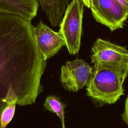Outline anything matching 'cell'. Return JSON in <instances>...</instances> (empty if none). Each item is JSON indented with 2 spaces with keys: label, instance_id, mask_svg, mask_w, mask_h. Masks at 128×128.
<instances>
[{
  "label": "cell",
  "instance_id": "obj_1",
  "mask_svg": "<svg viewBox=\"0 0 128 128\" xmlns=\"http://www.w3.org/2000/svg\"><path fill=\"white\" fill-rule=\"evenodd\" d=\"M31 22L0 12V116L8 104L36 102L46 60L37 46Z\"/></svg>",
  "mask_w": 128,
  "mask_h": 128
},
{
  "label": "cell",
  "instance_id": "obj_2",
  "mask_svg": "<svg viewBox=\"0 0 128 128\" xmlns=\"http://www.w3.org/2000/svg\"><path fill=\"white\" fill-rule=\"evenodd\" d=\"M128 74V66L94 65L86 86L87 96L100 103H115L124 94L123 84Z\"/></svg>",
  "mask_w": 128,
  "mask_h": 128
},
{
  "label": "cell",
  "instance_id": "obj_3",
  "mask_svg": "<svg viewBox=\"0 0 128 128\" xmlns=\"http://www.w3.org/2000/svg\"><path fill=\"white\" fill-rule=\"evenodd\" d=\"M84 6L81 0H72L68 4L59 26L58 32L72 55L76 54L80 48Z\"/></svg>",
  "mask_w": 128,
  "mask_h": 128
},
{
  "label": "cell",
  "instance_id": "obj_4",
  "mask_svg": "<svg viewBox=\"0 0 128 128\" xmlns=\"http://www.w3.org/2000/svg\"><path fill=\"white\" fill-rule=\"evenodd\" d=\"M95 20L113 32L122 28L128 12L116 0H92L90 6Z\"/></svg>",
  "mask_w": 128,
  "mask_h": 128
},
{
  "label": "cell",
  "instance_id": "obj_5",
  "mask_svg": "<svg viewBox=\"0 0 128 128\" xmlns=\"http://www.w3.org/2000/svg\"><path fill=\"white\" fill-rule=\"evenodd\" d=\"M91 52V62L94 65L128 66V50L125 46L98 38L94 42Z\"/></svg>",
  "mask_w": 128,
  "mask_h": 128
},
{
  "label": "cell",
  "instance_id": "obj_6",
  "mask_svg": "<svg viewBox=\"0 0 128 128\" xmlns=\"http://www.w3.org/2000/svg\"><path fill=\"white\" fill-rule=\"evenodd\" d=\"M92 70L82 59L66 61L61 68L60 81L66 90L76 92L86 86Z\"/></svg>",
  "mask_w": 128,
  "mask_h": 128
},
{
  "label": "cell",
  "instance_id": "obj_7",
  "mask_svg": "<svg viewBox=\"0 0 128 128\" xmlns=\"http://www.w3.org/2000/svg\"><path fill=\"white\" fill-rule=\"evenodd\" d=\"M35 41L46 60L54 56L65 46L64 41L59 32H56L41 20L33 26Z\"/></svg>",
  "mask_w": 128,
  "mask_h": 128
},
{
  "label": "cell",
  "instance_id": "obj_8",
  "mask_svg": "<svg viewBox=\"0 0 128 128\" xmlns=\"http://www.w3.org/2000/svg\"><path fill=\"white\" fill-rule=\"evenodd\" d=\"M38 6L37 0H0V12L16 14L31 22Z\"/></svg>",
  "mask_w": 128,
  "mask_h": 128
},
{
  "label": "cell",
  "instance_id": "obj_9",
  "mask_svg": "<svg viewBox=\"0 0 128 128\" xmlns=\"http://www.w3.org/2000/svg\"><path fill=\"white\" fill-rule=\"evenodd\" d=\"M52 26L60 25L69 0H37Z\"/></svg>",
  "mask_w": 128,
  "mask_h": 128
},
{
  "label": "cell",
  "instance_id": "obj_10",
  "mask_svg": "<svg viewBox=\"0 0 128 128\" xmlns=\"http://www.w3.org/2000/svg\"><path fill=\"white\" fill-rule=\"evenodd\" d=\"M44 106L46 110L55 113L57 115L61 122L62 128H66L64 124L66 104L62 102L60 97L54 95L48 96L45 100Z\"/></svg>",
  "mask_w": 128,
  "mask_h": 128
},
{
  "label": "cell",
  "instance_id": "obj_11",
  "mask_svg": "<svg viewBox=\"0 0 128 128\" xmlns=\"http://www.w3.org/2000/svg\"><path fill=\"white\" fill-rule=\"evenodd\" d=\"M16 102L8 104L2 110L0 116V126L1 128H6L12 120L15 112Z\"/></svg>",
  "mask_w": 128,
  "mask_h": 128
},
{
  "label": "cell",
  "instance_id": "obj_12",
  "mask_svg": "<svg viewBox=\"0 0 128 128\" xmlns=\"http://www.w3.org/2000/svg\"><path fill=\"white\" fill-rule=\"evenodd\" d=\"M122 116L123 120L126 122V124L128 126V95L126 100L124 110V112L122 114Z\"/></svg>",
  "mask_w": 128,
  "mask_h": 128
},
{
  "label": "cell",
  "instance_id": "obj_13",
  "mask_svg": "<svg viewBox=\"0 0 128 128\" xmlns=\"http://www.w3.org/2000/svg\"><path fill=\"white\" fill-rule=\"evenodd\" d=\"M128 12V0H116Z\"/></svg>",
  "mask_w": 128,
  "mask_h": 128
},
{
  "label": "cell",
  "instance_id": "obj_14",
  "mask_svg": "<svg viewBox=\"0 0 128 128\" xmlns=\"http://www.w3.org/2000/svg\"><path fill=\"white\" fill-rule=\"evenodd\" d=\"M81 0L83 2V3L86 6L90 8L92 0Z\"/></svg>",
  "mask_w": 128,
  "mask_h": 128
},
{
  "label": "cell",
  "instance_id": "obj_15",
  "mask_svg": "<svg viewBox=\"0 0 128 128\" xmlns=\"http://www.w3.org/2000/svg\"></svg>",
  "mask_w": 128,
  "mask_h": 128
}]
</instances>
